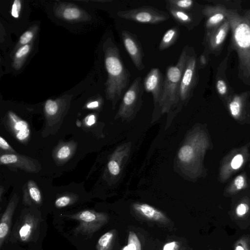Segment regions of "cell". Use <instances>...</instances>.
Wrapping results in <instances>:
<instances>
[{"label": "cell", "mask_w": 250, "mask_h": 250, "mask_svg": "<svg viewBox=\"0 0 250 250\" xmlns=\"http://www.w3.org/2000/svg\"><path fill=\"white\" fill-rule=\"evenodd\" d=\"M104 63L108 77L105 83L107 98L115 102L127 88L130 74L122 62L120 50L110 39L105 42Z\"/></svg>", "instance_id": "6da1fadb"}, {"label": "cell", "mask_w": 250, "mask_h": 250, "mask_svg": "<svg viewBox=\"0 0 250 250\" xmlns=\"http://www.w3.org/2000/svg\"><path fill=\"white\" fill-rule=\"evenodd\" d=\"M231 30V43L239 60L242 79L250 83V21L236 11L226 9Z\"/></svg>", "instance_id": "7a4b0ae2"}, {"label": "cell", "mask_w": 250, "mask_h": 250, "mask_svg": "<svg viewBox=\"0 0 250 250\" xmlns=\"http://www.w3.org/2000/svg\"><path fill=\"white\" fill-rule=\"evenodd\" d=\"M188 54L185 47L174 65L169 66L166 71L163 89L159 104L163 110H168L180 99L179 91L182 77L185 70Z\"/></svg>", "instance_id": "3957f363"}, {"label": "cell", "mask_w": 250, "mask_h": 250, "mask_svg": "<svg viewBox=\"0 0 250 250\" xmlns=\"http://www.w3.org/2000/svg\"><path fill=\"white\" fill-rule=\"evenodd\" d=\"M42 220L40 215L33 211H23L13 227L10 241L22 243L36 242L39 236Z\"/></svg>", "instance_id": "277c9868"}, {"label": "cell", "mask_w": 250, "mask_h": 250, "mask_svg": "<svg viewBox=\"0 0 250 250\" xmlns=\"http://www.w3.org/2000/svg\"><path fill=\"white\" fill-rule=\"evenodd\" d=\"M66 216L79 222L73 230L75 234H81L90 238L96 231L106 224L109 219L107 213L93 210H83Z\"/></svg>", "instance_id": "5b68a950"}, {"label": "cell", "mask_w": 250, "mask_h": 250, "mask_svg": "<svg viewBox=\"0 0 250 250\" xmlns=\"http://www.w3.org/2000/svg\"><path fill=\"white\" fill-rule=\"evenodd\" d=\"M117 15L124 19L146 24H158L170 18L167 13L150 6L121 11Z\"/></svg>", "instance_id": "8992f818"}, {"label": "cell", "mask_w": 250, "mask_h": 250, "mask_svg": "<svg viewBox=\"0 0 250 250\" xmlns=\"http://www.w3.org/2000/svg\"><path fill=\"white\" fill-rule=\"evenodd\" d=\"M197 79V61L195 56L188 54L180 86L179 97L182 101H186L192 94Z\"/></svg>", "instance_id": "52a82bcc"}, {"label": "cell", "mask_w": 250, "mask_h": 250, "mask_svg": "<svg viewBox=\"0 0 250 250\" xmlns=\"http://www.w3.org/2000/svg\"><path fill=\"white\" fill-rule=\"evenodd\" d=\"M143 93L142 79L137 77L125 92L119 112L121 114H128L132 112L138 103L141 101Z\"/></svg>", "instance_id": "ba28073f"}, {"label": "cell", "mask_w": 250, "mask_h": 250, "mask_svg": "<svg viewBox=\"0 0 250 250\" xmlns=\"http://www.w3.org/2000/svg\"><path fill=\"white\" fill-rule=\"evenodd\" d=\"M121 37L124 45L135 66L138 70H143L145 68L144 53L136 36L128 31L124 30L121 33Z\"/></svg>", "instance_id": "9c48e42d"}, {"label": "cell", "mask_w": 250, "mask_h": 250, "mask_svg": "<svg viewBox=\"0 0 250 250\" xmlns=\"http://www.w3.org/2000/svg\"><path fill=\"white\" fill-rule=\"evenodd\" d=\"M35 161L24 156L15 153L3 154L0 157L1 164L17 167L31 173H36L41 169L40 165Z\"/></svg>", "instance_id": "30bf717a"}, {"label": "cell", "mask_w": 250, "mask_h": 250, "mask_svg": "<svg viewBox=\"0 0 250 250\" xmlns=\"http://www.w3.org/2000/svg\"><path fill=\"white\" fill-rule=\"evenodd\" d=\"M163 76L158 68H152L144 79L143 85L145 90L151 92L154 101L159 102L164 82Z\"/></svg>", "instance_id": "8fae6325"}, {"label": "cell", "mask_w": 250, "mask_h": 250, "mask_svg": "<svg viewBox=\"0 0 250 250\" xmlns=\"http://www.w3.org/2000/svg\"><path fill=\"white\" fill-rule=\"evenodd\" d=\"M134 211L144 218L154 222L166 225L170 222L169 218L162 211L145 203H134Z\"/></svg>", "instance_id": "7c38bea8"}, {"label": "cell", "mask_w": 250, "mask_h": 250, "mask_svg": "<svg viewBox=\"0 0 250 250\" xmlns=\"http://www.w3.org/2000/svg\"><path fill=\"white\" fill-rule=\"evenodd\" d=\"M19 198L14 194L9 201L0 221V248L2 246L9 234L12 218L16 208Z\"/></svg>", "instance_id": "4fadbf2b"}, {"label": "cell", "mask_w": 250, "mask_h": 250, "mask_svg": "<svg viewBox=\"0 0 250 250\" xmlns=\"http://www.w3.org/2000/svg\"><path fill=\"white\" fill-rule=\"evenodd\" d=\"M8 123L16 138L21 142H26L30 136L28 123L19 118L12 111L8 112Z\"/></svg>", "instance_id": "5bb4252c"}, {"label": "cell", "mask_w": 250, "mask_h": 250, "mask_svg": "<svg viewBox=\"0 0 250 250\" xmlns=\"http://www.w3.org/2000/svg\"><path fill=\"white\" fill-rule=\"evenodd\" d=\"M229 28V23L226 18L221 24L208 33L207 41L211 49H216L222 45Z\"/></svg>", "instance_id": "9a60e30c"}, {"label": "cell", "mask_w": 250, "mask_h": 250, "mask_svg": "<svg viewBox=\"0 0 250 250\" xmlns=\"http://www.w3.org/2000/svg\"><path fill=\"white\" fill-rule=\"evenodd\" d=\"M226 9L222 6L206 7L203 13L208 17L206 26L211 30L221 24L226 19Z\"/></svg>", "instance_id": "2e32d148"}, {"label": "cell", "mask_w": 250, "mask_h": 250, "mask_svg": "<svg viewBox=\"0 0 250 250\" xmlns=\"http://www.w3.org/2000/svg\"><path fill=\"white\" fill-rule=\"evenodd\" d=\"M55 13L59 18L67 21H78L86 18V14L82 9L71 4H61Z\"/></svg>", "instance_id": "e0dca14e"}, {"label": "cell", "mask_w": 250, "mask_h": 250, "mask_svg": "<svg viewBox=\"0 0 250 250\" xmlns=\"http://www.w3.org/2000/svg\"><path fill=\"white\" fill-rule=\"evenodd\" d=\"M23 203L24 205L31 206L40 205L42 203L41 191L35 182L29 181L23 189Z\"/></svg>", "instance_id": "ac0fdd59"}, {"label": "cell", "mask_w": 250, "mask_h": 250, "mask_svg": "<svg viewBox=\"0 0 250 250\" xmlns=\"http://www.w3.org/2000/svg\"><path fill=\"white\" fill-rule=\"evenodd\" d=\"M116 236V230L113 229L102 235L96 245V250H112Z\"/></svg>", "instance_id": "d6986e66"}, {"label": "cell", "mask_w": 250, "mask_h": 250, "mask_svg": "<svg viewBox=\"0 0 250 250\" xmlns=\"http://www.w3.org/2000/svg\"><path fill=\"white\" fill-rule=\"evenodd\" d=\"M32 49L31 43L18 48L13 57V67L16 70L21 68Z\"/></svg>", "instance_id": "ffe728a7"}, {"label": "cell", "mask_w": 250, "mask_h": 250, "mask_svg": "<svg viewBox=\"0 0 250 250\" xmlns=\"http://www.w3.org/2000/svg\"><path fill=\"white\" fill-rule=\"evenodd\" d=\"M180 33L179 27L174 26L164 34L159 45L160 50H164L173 44L178 39Z\"/></svg>", "instance_id": "44dd1931"}, {"label": "cell", "mask_w": 250, "mask_h": 250, "mask_svg": "<svg viewBox=\"0 0 250 250\" xmlns=\"http://www.w3.org/2000/svg\"><path fill=\"white\" fill-rule=\"evenodd\" d=\"M244 106V98L242 95H235L229 101V108L231 115L238 119L241 115Z\"/></svg>", "instance_id": "7402d4cb"}, {"label": "cell", "mask_w": 250, "mask_h": 250, "mask_svg": "<svg viewBox=\"0 0 250 250\" xmlns=\"http://www.w3.org/2000/svg\"><path fill=\"white\" fill-rule=\"evenodd\" d=\"M168 10L172 17L179 23L184 25L190 23L192 18L188 12L167 6Z\"/></svg>", "instance_id": "603a6c76"}, {"label": "cell", "mask_w": 250, "mask_h": 250, "mask_svg": "<svg viewBox=\"0 0 250 250\" xmlns=\"http://www.w3.org/2000/svg\"><path fill=\"white\" fill-rule=\"evenodd\" d=\"M178 156L181 162L184 163H189L191 162L194 158V149L192 146L189 145H184L179 149Z\"/></svg>", "instance_id": "cb8c5ba5"}, {"label": "cell", "mask_w": 250, "mask_h": 250, "mask_svg": "<svg viewBox=\"0 0 250 250\" xmlns=\"http://www.w3.org/2000/svg\"><path fill=\"white\" fill-rule=\"evenodd\" d=\"M167 6L187 12L192 8L194 1L192 0H168Z\"/></svg>", "instance_id": "d4e9b609"}, {"label": "cell", "mask_w": 250, "mask_h": 250, "mask_svg": "<svg viewBox=\"0 0 250 250\" xmlns=\"http://www.w3.org/2000/svg\"><path fill=\"white\" fill-rule=\"evenodd\" d=\"M38 27L36 25L30 28L24 32L19 39L16 49L21 46L30 44L35 37L37 33Z\"/></svg>", "instance_id": "484cf974"}, {"label": "cell", "mask_w": 250, "mask_h": 250, "mask_svg": "<svg viewBox=\"0 0 250 250\" xmlns=\"http://www.w3.org/2000/svg\"><path fill=\"white\" fill-rule=\"evenodd\" d=\"M123 250H142L140 241L134 231H129L127 246Z\"/></svg>", "instance_id": "4316f807"}, {"label": "cell", "mask_w": 250, "mask_h": 250, "mask_svg": "<svg viewBox=\"0 0 250 250\" xmlns=\"http://www.w3.org/2000/svg\"><path fill=\"white\" fill-rule=\"evenodd\" d=\"M76 198L72 195H64L56 199L55 205L57 208H62L73 204L76 201Z\"/></svg>", "instance_id": "83f0119b"}, {"label": "cell", "mask_w": 250, "mask_h": 250, "mask_svg": "<svg viewBox=\"0 0 250 250\" xmlns=\"http://www.w3.org/2000/svg\"><path fill=\"white\" fill-rule=\"evenodd\" d=\"M59 109V104L56 101L48 99L46 101L44 105V109L47 115H55L58 112Z\"/></svg>", "instance_id": "f1b7e54d"}, {"label": "cell", "mask_w": 250, "mask_h": 250, "mask_svg": "<svg viewBox=\"0 0 250 250\" xmlns=\"http://www.w3.org/2000/svg\"><path fill=\"white\" fill-rule=\"evenodd\" d=\"M72 152L71 147L67 145L62 146L57 151L56 157L58 159L62 161L68 159Z\"/></svg>", "instance_id": "f546056e"}, {"label": "cell", "mask_w": 250, "mask_h": 250, "mask_svg": "<svg viewBox=\"0 0 250 250\" xmlns=\"http://www.w3.org/2000/svg\"><path fill=\"white\" fill-rule=\"evenodd\" d=\"M249 210V205L247 203L242 202L236 206L235 209V214L237 218H242L246 216Z\"/></svg>", "instance_id": "4dcf8cb0"}, {"label": "cell", "mask_w": 250, "mask_h": 250, "mask_svg": "<svg viewBox=\"0 0 250 250\" xmlns=\"http://www.w3.org/2000/svg\"><path fill=\"white\" fill-rule=\"evenodd\" d=\"M234 250H250V241L249 238L243 237L234 244Z\"/></svg>", "instance_id": "1f68e13d"}, {"label": "cell", "mask_w": 250, "mask_h": 250, "mask_svg": "<svg viewBox=\"0 0 250 250\" xmlns=\"http://www.w3.org/2000/svg\"><path fill=\"white\" fill-rule=\"evenodd\" d=\"M233 188L230 192H234L242 189L245 185V179L242 175L237 176L233 181Z\"/></svg>", "instance_id": "d6a6232c"}, {"label": "cell", "mask_w": 250, "mask_h": 250, "mask_svg": "<svg viewBox=\"0 0 250 250\" xmlns=\"http://www.w3.org/2000/svg\"><path fill=\"white\" fill-rule=\"evenodd\" d=\"M21 9V1L20 0H15L11 6V15L16 19L19 18Z\"/></svg>", "instance_id": "836d02e7"}, {"label": "cell", "mask_w": 250, "mask_h": 250, "mask_svg": "<svg viewBox=\"0 0 250 250\" xmlns=\"http://www.w3.org/2000/svg\"><path fill=\"white\" fill-rule=\"evenodd\" d=\"M243 163V156L241 154H237L231 159L230 166L232 169L236 170L242 166Z\"/></svg>", "instance_id": "e575fe53"}, {"label": "cell", "mask_w": 250, "mask_h": 250, "mask_svg": "<svg viewBox=\"0 0 250 250\" xmlns=\"http://www.w3.org/2000/svg\"><path fill=\"white\" fill-rule=\"evenodd\" d=\"M108 168L111 174L117 175L120 173V168L119 164L114 160H111L108 163Z\"/></svg>", "instance_id": "d590c367"}, {"label": "cell", "mask_w": 250, "mask_h": 250, "mask_svg": "<svg viewBox=\"0 0 250 250\" xmlns=\"http://www.w3.org/2000/svg\"><path fill=\"white\" fill-rule=\"evenodd\" d=\"M216 88L218 92L221 95L226 94L228 89L225 81L222 79H219L216 82Z\"/></svg>", "instance_id": "8d00e7d4"}, {"label": "cell", "mask_w": 250, "mask_h": 250, "mask_svg": "<svg viewBox=\"0 0 250 250\" xmlns=\"http://www.w3.org/2000/svg\"><path fill=\"white\" fill-rule=\"evenodd\" d=\"M0 147L1 149L9 152V153L15 152L7 141L1 136L0 137Z\"/></svg>", "instance_id": "74e56055"}, {"label": "cell", "mask_w": 250, "mask_h": 250, "mask_svg": "<svg viewBox=\"0 0 250 250\" xmlns=\"http://www.w3.org/2000/svg\"><path fill=\"white\" fill-rule=\"evenodd\" d=\"M180 245L177 241H172L166 243L162 250H179Z\"/></svg>", "instance_id": "f35d334b"}, {"label": "cell", "mask_w": 250, "mask_h": 250, "mask_svg": "<svg viewBox=\"0 0 250 250\" xmlns=\"http://www.w3.org/2000/svg\"><path fill=\"white\" fill-rule=\"evenodd\" d=\"M84 121L86 125L91 126L95 123L96 117L94 114L89 115L85 118Z\"/></svg>", "instance_id": "ab89813d"}, {"label": "cell", "mask_w": 250, "mask_h": 250, "mask_svg": "<svg viewBox=\"0 0 250 250\" xmlns=\"http://www.w3.org/2000/svg\"><path fill=\"white\" fill-rule=\"evenodd\" d=\"M99 105V101L96 100L88 103L86 105V107L88 109H95L98 108Z\"/></svg>", "instance_id": "60d3db41"}, {"label": "cell", "mask_w": 250, "mask_h": 250, "mask_svg": "<svg viewBox=\"0 0 250 250\" xmlns=\"http://www.w3.org/2000/svg\"><path fill=\"white\" fill-rule=\"evenodd\" d=\"M200 61H201V62L203 64H205L206 62L205 58L203 56H201Z\"/></svg>", "instance_id": "b9f144b4"}, {"label": "cell", "mask_w": 250, "mask_h": 250, "mask_svg": "<svg viewBox=\"0 0 250 250\" xmlns=\"http://www.w3.org/2000/svg\"><path fill=\"white\" fill-rule=\"evenodd\" d=\"M248 20H249V21H250V18H249V19H248Z\"/></svg>", "instance_id": "7bdbcfd3"}]
</instances>
